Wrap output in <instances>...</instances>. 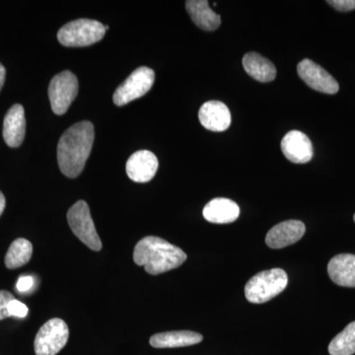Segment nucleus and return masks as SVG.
<instances>
[{"label": "nucleus", "mask_w": 355, "mask_h": 355, "mask_svg": "<svg viewBox=\"0 0 355 355\" xmlns=\"http://www.w3.org/2000/svg\"><path fill=\"white\" fill-rule=\"evenodd\" d=\"M282 150L292 163L305 164L313 158L312 142L305 133L291 130L282 139Z\"/></svg>", "instance_id": "11"}, {"label": "nucleus", "mask_w": 355, "mask_h": 355, "mask_svg": "<svg viewBox=\"0 0 355 355\" xmlns=\"http://www.w3.org/2000/svg\"><path fill=\"white\" fill-rule=\"evenodd\" d=\"M7 309H8L9 317L25 318L29 312L27 306L16 299L9 302Z\"/></svg>", "instance_id": "22"}, {"label": "nucleus", "mask_w": 355, "mask_h": 355, "mask_svg": "<svg viewBox=\"0 0 355 355\" xmlns=\"http://www.w3.org/2000/svg\"><path fill=\"white\" fill-rule=\"evenodd\" d=\"M6 200L3 193L0 191V216L3 214L4 209H6Z\"/></svg>", "instance_id": "27"}, {"label": "nucleus", "mask_w": 355, "mask_h": 355, "mask_svg": "<svg viewBox=\"0 0 355 355\" xmlns=\"http://www.w3.org/2000/svg\"><path fill=\"white\" fill-rule=\"evenodd\" d=\"M243 67L245 71L254 80L260 83H270L277 76V69L268 58H263L259 53H248L243 58Z\"/></svg>", "instance_id": "19"}, {"label": "nucleus", "mask_w": 355, "mask_h": 355, "mask_svg": "<svg viewBox=\"0 0 355 355\" xmlns=\"http://www.w3.org/2000/svg\"><path fill=\"white\" fill-rule=\"evenodd\" d=\"M33 286H34V279H33L31 275H23V277H19V279H18L16 288L21 293H24V292L29 291Z\"/></svg>", "instance_id": "25"}, {"label": "nucleus", "mask_w": 355, "mask_h": 355, "mask_svg": "<svg viewBox=\"0 0 355 355\" xmlns=\"http://www.w3.org/2000/svg\"><path fill=\"white\" fill-rule=\"evenodd\" d=\"M33 254V245L28 240L19 238L12 242L6 256L7 268L14 270L29 263Z\"/></svg>", "instance_id": "20"}, {"label": "nucleus", "mask_w": 355, "mask_h": 355, "mask_svg": "<svg viewBox=\"0 0 355 355\" xmlns=\"http://www.w3.org/2000/svg\"><path fill=\"white\" fill-rule=\"evenodd\" d=\"M15 299L10 292L6 291H0V321L6 318H9L8 307L9 302Z\"/></svg>", "instance_id": "23"}, {"label": "nucleus", "mask_w": 355, "mask_h": 355, "mask_svg": "<svg viewBox=\"0 0 355 355\" xmlns=\"http://www.w3.org/2000/svg\"><path fill=\"white\" fill-rule=\"evenodd\" d=\"M6 67L0 62V90L3 87L4 83H6Z\"/></svg>", "instance_id": "26"}, {"label": "nucleus", "mask_w": 355, "mask_h": 355, "mask_svg": "<svg viewBox=\"0 0 355 355\" xmlns=\"http://www.w3.org/2000/svg\"><path fill=\"white\" fill-rule=\"evenodd\" d=\"M94 137V125L89 121L76 123L60 137L58 162L64 176L76 178L81 174L92 150Z\"/></svg>", "instance_id": "1"}, {"label": "nucleus", "mask_w": 355, "mask_h": 355, "mask_svg": "<svg viewBox=\"0 0 355 355\" xmlns=\"http://www.w3.org/2000/svg\"><path fill=\"white\" fill-rule=\"evenodd\" d=\"M78 88L77 77L69 70L53 77L49 86V98L53 113L58 116L67 113L78 94Z\"/></svg>", "instance_id": "6"}, {"label": "nucleus", "mask_w": 355, "mask_h": 355, "mask_svg": "<svg viewBox=\"0 0 355 355\" xmlns=\"http://www.w3.org/2000/svg\"><path fill=\"white\" fill-rule=\"evenodd\" d=\"M109 28H110L109 26H107V25L105 26V30H106V31H107V30H109Z\"/></svg>", "instance_id": "28"}, {"label": "nucleus", "mask_w": 355, "mask_h": 355, "mask_svg": "<svg viewBox=\"0 0 355 355\" xmlns=\"http://www.w3.org/2000/svg\"><path fill=\"white\" fill-rule=\"evenodd\" d=\"M67 221L74 235L93 251L102 249V242L96 231L89 205L84 200H78L67 212Z\"/></svg>", "instance_id": "5"}, {"label": "nucleus", "mask_w": 355, "mask_h": 355, "mask_svg": "<svg viewBox=\"0 0 355 355\" xmlns=\"http://www.w3.org/2000/svg\"><path fill=\"white\" fill-rule=\"evenodd\" d=\"M239 214V205L229 198H214L203 209V217L214 224L232 223L237 220Z\"/></svg>", "instance_id": "16"}, {"label": "nucleus", "mask_w": 355, "mask_h": 355, "mask_svg": "<svg viewBox=\"0 0 355 355\" xmlns=\"http://www.w3.org/2000/svg\"><path fill=\"white\" fill-rule=\"evenodd\" d=\"M200 123L211 132H224L231 125V114L228 107L220 101H209L198 112Z\"/></svg>", "instance_id": "13"}, {"label": "nucleus", "mask_w": 355, "mask_h": 355, "mask_svg": "<svg viewBox=\"0 0 355 355\" xmlns=\"http://www.w3.org/2000/svg\"><path fill=\"white\" fill-rule=\"evenodd\" d=\"M69 336V327L64 320L51 319L37 334L34 343L35 354L57 355L67 345Z\"/></svg>", "instance_id": "7"}, {"label": "nucleus", "mask_w": 355, "mask_h": 355, "mask_svg": "<svg viewBox=\"0 0 355 355\" xmlns=\"http://www.w3.org/2000/svg\"><path fill=\"white\" fill-rule=\"evenodd\" d=\"M354 222H355V214H354Z\"/></svg>", "instance_id": "29"}, {"label": "nucleus", "mask_w": 355, "mask_h": 355, "mask_svg": "<svg viewBox=\"0 0 355 355\" xmlns=\"http://www.w3.org/2000/svg\"><path fill=\"white\" fill-rule=\"evenodd\" d=\"M305 224L302 221H284L268 231L266 243L272 249H282L298 242L305 234Z\"/></svg>", "instance_id": "12"}, {"label": "nucleus", "mask_w": 355, "mask_h": 355, "mask_svg": "<svg viewBox=\"0 0 355 355\" xmlns=\"http://www.w3.org/2000/svg\"><path fill=\"white\" fill-rule=\"evenodd\" d=\"M288 284V277L282 268L263 270L254 275L245 286V296L249 302L263 304L282 293Z\"/></svg>", "instance_id": "3"}, {"label": "nucleus", "mask_w": 355, "mask_h": 355, "mask_svg": "<svg viewBox=\"0 0 355 355\" xmlns=\"http://www.w3.org/2000/svg\"><path fill=\"white\" fill-rule=\"evenodd\" d=\"M297 72L300 78L318 92L324 94H336L338 92L340 85L338 81L326 69L308 58L299 62Z\"/></svg>", "instance_id": "9"}, {"label": "nucleus", "mask_w": 355, "mask_h": 355, "mask_svg": "<svg viewBox=\"0 0 355 355\" xmlns=\"http://www.w3.org/2000/svg\"><path fill=\"white\" fill-rule=\"evenodd\" d=\"M200 334L191 331H166L151 336V347L155 349H173V347H190L202 342Z\"/></svg>", "instance_id": "17"}, {"label": "nucleus", "mask_w": 355, "mask_h": 355, "mask_svg": "<svg viewBox=\"0 0 355 355\" xmlns=\"http://www.w3.org/2000/svg\"><path fill=\"white\" fill-rule=\"evenodd\" d=\"M187 254L162 238L147 236L137 243L133 251V261L144 266L149 275H157L183 265Z\"/></svg>", "instance_id": "2"}, {"label": "nucleus", "mask_w": 355, "mask_h": 355, "mask_svg": "<svg viewBox=\"0 0 355 355\" xmlns=\"http://www.w3.org/2000/svg\"><path fill=\"white\" fill-rule=\"evenodd\" d=\"M158 167V159L155 154L148 150H139L128 159L125 170L132 181L147 183L155 176Z\"/></svg>", "instance_id": "10"}, {"label": "nucleus", "mask_w": 355, "mask_h": 355, "mask_svg": "<svg viewBox=\"0 0 355 355\" xmlns=\"http://www.w3.org/2000/svg\"><path fill=\"white\" fill-rule=\"evenodd\" d=\"M106 34L105 26L92 19H77L60 28L58 40L62 46L69 48L87 46L97 43Z\"/></svg>", "instance_id": "4"}, {"label": "nucleus", "mask_w": 355, "mask_h": 355, "mask_svg": "<svg viewBox=\"0 0 355 355\" xmlns=\"http://www.w3.org/2000/svg\"><path fill=\"white\" fill-rule=\"evenodd\" d=\"M327 3L340 12H349L355 9V0H329Z\"/></svg>", "instance_id": "24"}, {"label": "nucleus", "mask_w": 355, "mask_h": 355, "mask_svg": "<svg viewBox=\"0 0 355 355\" xmlns=\"http://www.w3.org/2000/svg\"><path fill=\"white\" fill-rule=\"evenodd\" d=\"M331 355H352L355 354V321L345 327L329 345Z\"/></svg>", "instance_id": "21"}, {"label": "nucleus", "mask_w": 355, "mask_h": 355, "mask_svg": "<svg viewBox=\"0 0 355 355\" xmlns=\"http://www.w3.org/2000/svg\"><path fill=\"white\" fill-rule=\"evenodd\" d=\"M155 80V72L149 67H141L135 69L114 91L113 100L118 107L125 106L128 103L142 97L153 87Z\"/></svg>", "instance_id": "8"}, {"label": "nucleus", "mask_w": 355, "mask_h": 355, "mask_svg": "<svg viewBox=\"0 0 355 355\" xmlns=\"http://www.w3.org/2000/svg\"><path fill=\"white\" fill-rule=\"evenodd\" d=\"M26 132L25 111L19 104L8 110L3 121V139L9 147H19Z\"/></svg>", "instance_id": "14"}, {"label": "nucleus", "mask_w": 355, "mask_h": 355, "mask_svg": "<svg viewBox=\"0 0 355 355\" xmlns=\"http://www.w3.org/2000/svg\"><path fill=\"white\" fill-rule=\"evenodd\" d=\"M186 8L191 20L205 31H214L221 24V17L214 12L207 0H188Z\"/></svg>", "instance_id": "18"}, {"label": "nucleus", "mask_w": 355, "mask_h": 355, "mask_svg": "<svg viewBox=\"0 0 355 355\" xmlns=\"http://www.w3.org/2000/svg\"><path fill=\"white\" fill-rule=\"evenodd\" d=\"M331 282L343 287H355V256L340 254L334 257L328 265Z\"/></svg>", "instance_id": "15"}]
</instances>
